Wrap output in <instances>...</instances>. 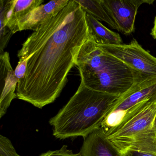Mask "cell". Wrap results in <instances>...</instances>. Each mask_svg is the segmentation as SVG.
I'll return each instance as SVG.
<instances>
[{
    "mask_svg": "<svg viewBox=\"0 0 156 156\" xmlns=\"http://www.w3.org/2000/svg\"><path fill=\"white\" fill-rule=\"evenodd\" d=\"M19 80L15 75L10 62L9 54L4 52L0 54V118L6 114L11 102L17 96L15 91Z\"/></svg>",
    "mask_w": 156,
    "mask_h": 156,
    "instance_id": "obj_9",
    "label": "cell"
},
{
    "mask_svg": "<svg viewBox=\"0 0 156 156\" xmlns=\"http://www.w3.org/2000/svg\"><path fill=\"white\" fill-rule=\"evenodd\" d=\"M86 19L89 36L96 42L105 45L122 44V40L119 34L108 29L91 15L87 14Z\"/></svg>",
    "mask_w": 156,
    "mask_h": 156,
    "instance_id": "obj_11",
    "label": "cell"
},
{
    "mask_svg": "<svg viewBox=\"0 0 156 156\" xmlns=\"http://www.w3.org/2000/svg\"><path fill=\"white\" fill-rule=\"evenodd\" d=\"M79 153L81 156H121L100 127L83 138Z\"/></svg>",
    "mask_w": 156,
    "mask_h": 156,
    "instance_id": "obj_10",
    "label": "cell"
},
{
    "mask_svg": "<svg viewBox=\"0 0 156 156\" xmlns=\"http://www.w3.org/2000/svg\"><path fill=\"white\" fill-rule=\"evenodd\" d=\"M102 4L115 23L117 30L126 35L135 30L139 8L143 3L151 4L152 0H101Z\"/></svg>",
    "mask_w": 156,
    "mask_h": 156,
    "instance_id": "obj_7",
    "label": "cell"
},
{
    "mask_svg": "<svg viewBox=\"0 0 156 156\" xmlns=\"http://www.w3.org/2000/svg\"><path fill=\"white\" fill-rule=\"evenodd\" d=\"M151 35L154 39L156 40V17H155V20H154L153 27L151 29Z\"/></svg>",
    "mask_w": 156,
    "mask_h": 156,
    "instance_id": "obj_17",
    "label": "cell"
},
{
    "mask_svg": "<svg viewBox=\"0 0 156 156\" xmlns=\"http://www.w3.org/2000/svg\"><path fill=\"white\" fill-rule=\"evenodd\" d=\"M30 56H29L26 59L19 60L18 65L14 71L15 75L19 81L22 80L24 78L26 71H27V64Z\"/></svg>",
    "mask_w": 156,
    "mask_h": 156,
    "instance_id": "obj_15",
    "label": "cell"
},
{
    "mask_svg": "<svg viewBox=\"0 0 156 156\" xmlns=\"http://www.w3.org/2000/svg\"><path fill=\"white\" fill-rule=\"evenodd\" d=\"M69 2V0H54L40 5L15 23L12 30V33L27 30L34 31L46 20L62 9Z\"/></svg>",
    "mask_w": 156,
    "mask_h": 156,
    "instance_id": "obj_8",
    "label": "cell"
},
{
    "mask_svg": "<svg viewBox=\"0 0 156 156\" xmlns=\"http://www.w3.org/2000/svg\"><path fill=\"white\" fill-rule=\"evenodd\" d=\"M121 156H156V154L140 151L128 150L121 152Z\"/></svg>",
    "mask_w": 156,
    "mask_h": 156,
    "instance_id": "obj_16",
    "label": "cell"
},
{
    "mask_svg": "<svg viewBox=\"0 0 156 156\" xmlns=\"http://www.w3.org/2000/svg\"><path fill=\"white\" fill-rule=\"evenodd\" d=\"M98 44L144 79L156 78V57L143 49L135 39L128 44Z\"/></svg>",
    "mask_w": 156,
    "mask_h": 156,
    "instance_id": "obj_6",
    "label": "cell"
},
{
    "mask_svg": "<svg viewBox=\"0 0 156 156\" xmlns=\"http://www.w3.org/2000/svg\"><path fill=\"white\" fill-rule=\"evenodd\" d=\"M40 156H81L80 153H75L69 149L66 145H64L60 149L49 151L41 154Z\"/></svg>",
    "mask_w": 156,
    "mask_h": 156,
    "instance_id": "obj_14",
    "label": "cell"
},
{
    "mask_svg": "<svg viewBox=\"0 0 156 156\" xmlns=\"http://www.w3.org/2000/svg\"><path fill=\"white\" fill-rule=\"evenodd\" d=\"M105 133L120 153L134 150L156 154V98L139 106Z\"/></svg>",
    "mask_w": 156,
    "mask_h": 156,
    "instance_id": "obj_4",
    "label": "cell"
},
{
    "mask_svg": "<svg viewBox=\"0 0 156 156\" xmlns=\"http://www.w3.org/2000/svg\"><path fill=\"white\" fill-rule=\"evenodd\" d=\"M0 156H21L17 153L10 140L2 135H0Z\"/></svg>",
    "mask_w": 156,
    "mask_h": 156,
    "instance_id": "obj_13",
    "label": "cell"
},
{
    "mask_svg": "<svg viewBox=\"0 0 156 156\" xmlns=\"http://www.w3.org/2000/svg\"><path fill=\"white\" fill-rule=\"evenodd\" d=\"M76 66L86 87L114 95H121L146 79L104 51L90 36L79 51Z\"/></svg>",
    "mask_w": 156,
    "mask_h": 156,
    "instance_id": "obj_3",
    "label": "cell"
},
{
    "mask_svg": "<svg viewBox=\"0 0 156 156\" xmlns=\"http://www.w3.org/2000/svg\"><path fill=\"white\" fill-rule=\"evenodd\" d=\"M119 96L92 90L81 82L67 104L49 120L53 135L60 140L85 137L100 127Z\"/></svg>",
    "mask_w": 156,
    "mask_h": 156,
    "instance_id": "obj_2",
    "label": "cell"
},
{
    "mask_svg": "<svg viewBox=\"0 0 156 156\" xmlns=\"http://www.w3.org/2000/svg\"><path fill=\"white\" fill-rule=\"evenodd\" d=\"M156 98V78L139 81L114 102L101 123L104 132L117 126L129 113L144 102Z\"/></svg>",
    "mask_w": 156,
    "mask_h": 156,
    "instance_id": "obj_5",
    "label": "cell"
},
{
    "mask_svg": "<svg viewBox=\"0 0 156 156\" xmlns=\"http://www.w3.org/2000/svg\"><path fill=\"white\" fill-rule=\"evenodd\" d=\"M87 14L93 16L98 20L104 22L110 27L117 30L115 23L102 4L101 0H75Z\"/></svg>",
    "mask_w": 156,
    "mask_h": 156,
    "instance_id": "obj_12",
    "label": "cell"
},
{
    "mask_svg": "<svg viewBox=\"0 0 156 156\" xmlns=\"http://www.w3.org/2000/svg\"><path fill=\"white\" fill-rule=\"evenodd\" d=\"M86 14L75 0H69L26 39L18 57H30L24 78L18 82L17 98L42 108L59 97L89 37Z\"/></svg>",
    "mask_w": 156,
    "mask_h": 156,
    "instance_id": "obj_1",
    "label": "cell"
}]
</instances>
